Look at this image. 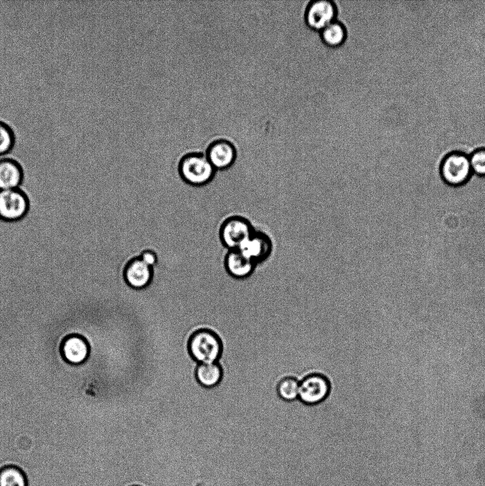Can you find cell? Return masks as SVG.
<instances>
[{
    "label": "cell",
    "mask_w": 485,
    "mask_h": 486,
    "mask_svg": "<svg viewBox=\"0 0 485 486\" xmlns=\"http://www.w3.org/2000/svg\"><path fill=\"white\" fill-rule=\"evenodd\" d=\"M222 377V369L217 362L211 364H199L196 369V378L204 387L210 388L216 386Z\"/></svg>",
    "instance_id": "14"
},
{
    "label": "cell",
    "mask_w": 485,
    "mask_h": 486,
    "mask_svg": "<svg viewBox=\"0 0 485 486\" xmlns=\"http://www.w3.org/2000/svg\"><path fill=\"white\" fill-rule=\"evenodd\" d=\"M469 157L472 173L485 176V148L475 149Z\"/></svg>",
    "instance_id": "19"
},
{
    "label": "cell",
    "mask_w": 485,
    "mask_h": 486,
    "mask_svg": "<svg viewBox=\"0 0 485 486\" xmlns=\"http://www.w3.org/2000/svg\"><path fill=\"white\" fill-rule=\"evenodd\" d=\"M29 208L26 195L19 189L0 190V218L16 221L23 218Z\"/></svg>",
    "instance_id": "6"
},
{
    "label": "cell",
    "mask_w": 485,
    "mask_h": 486,
    "mask_svg": "<svg viewBox=\"0 0 485 486\" xmlns=\"http://www.w3.org/2000/svg\"><path fill=\"white\" fill-rule=\"evenodd\" d=\"M134 486H137V485H134Z\"/></svg>",
    "instance_id": "21"
},
{
    "label": "cell",
    "mask_w": 485,
    "mask_h": 486,
    "mask_svg": "<svg viewBox=\"0 0 485 486\" xmlns=\"http://www.w3.org/2000/svg\"><path fill=\"white\" fill-rule=\"evenodd\" d=\"M188 349L192 357L199 364L216 362L221 353V343L213 332L202 329L191 337Z\"/></svg>",
    "instance_id": "2"
},
{
    "label": "cell",
    "mask_w": 485,
    "mask_h": 486,
    "mask_svg": "<svg viewBox=\"0 0 485 486\" xmlns=\"http://www.w3.org/2000/svg\"><path fill=\"white\" fill-rule=\"evenodd\" d=\"M205 154L215 169H224L235 163L238 152L232 142L219 139L209 144Z\"/></svg>",
    "instance_id": "8"
},
{
    "label": "cell",
    "mask_w": 485,
    "mask_h": 486,
    "mask_svg": "<svg viewBox=\"0 0 485 486\" xmlns=\"http://www.w3.org/2000/svg\"><path fill=\"white\" fill-rule=\"evenodd\" d=\"M139 258L149 266L153 268L158 262L156 253L151 250H145L139 255Z\"/></svg>",
    "instance_id": "20"
},
{
    "label": "cell",
    "mask_w": 485,
    "mask_h": 486,
    "mask_svg": "<svg viewBox=\"0 0 485 486\" xmlns=\"http://www.w3.org/2000/svg\"><path fill=\"white\" fill-rule=\"evenodd\" d=\"M21 164L9 156L0 158V190L18 189L23 181Z\"/></svg>",
    "instance_id": "12"
},
{
    "label": "cell",
    "mask_w": 485,
    "mask_h": 486,
    "mask_svg": "<svg viewBox=\"0 0 485 486\" xmlns=\"http://www.w3.org/2000/svg\"><path fill=\"white\" fill-rule=\"evenodd\" d=\"M299 382L293 376L282 377L276 386V391L280 399L292 402L299 398Z\"/></svg>",
    "instance_id": "16"
},
{
    "label": "cell",
    "mask_w": 485,
    "mask_h": 486,
    "mask_svg": "<svg viewBox=\"0 0 485 486\" xmlns=\"http://www.w3.org/2000/svg\"><path fill=\"white\" fill-rule=\"evenodd\" d=\"M336 14V8L332 1L316 0L308 6L305 19L311 28L321 31L335 20Z\"/></svg>",
    "instance_id": "9"
},
{
    "label": "cell",
    "mask_w": 485,
    "mask_h": 486,
    "mask_svg": "<svg viewBox=\"0 0 485 486\" xmlns=\"http://www.w3.org/2000/svg\"><path fill=\"white\" fill-rule=\"evenodd\" d=\"M0 486H28V478L21 468L9 465L0 469Z\"/></svg>",
    "instance_id": "17"
},
{
    "label": "cell",
    "mask_w": 485,
    "mask_h": 486,
    "mask_svg": "<svg viewBox=\"0 0 485 486\" xmlns=\"http://www.w3.org/2000/svg\"><path fill=\"white\" fill-rule=\"evenodd\" d=\"M331 384L329 378L321 373H310L299 382V399L304 405L316 406L330 394Z\"/></svg>",
    "instance_id": "3"
},
{
    "label": "cell",
    "mask_w": 485,
    "mask_h": 486,
    "mask_svg": "<svg viewBox=\"0 0 485 486\" xmlns=\"http://www.w3.org/2000/svg\"><path fill=\"white\" fill-rule=\"evenodd\" d=\"M272 249L270 237L261 231L255 230L238 250L258 265L270 258Z\"/></svg>",
    "instance_id": "7"
},
{
    "label": "cell",
    "mask_w": 485,
    "mask_h": 486,
    "mask_svg": "<svg viewBox=\"0 0 485 486\" xmlns=\"http://www.w3.org/2000/svg\"><path fill=\"white\" fill-rule=\"evenodd\" d=\"M153 277L152 268L139 257L129 260L124 269V278L127 284L134 289L146 287Z\"/></svg>",
    "instance_id": "10"
},
{
    "label": "cell",
    "mask_w": 485,
    "mask_h": 486,
    "mask_svg": "<svg viewBox=\"0 0 485 486\" xmlns=\"http://www.w3.org/2000/svg\"><path fill=\"white\" fill-rule=\"evenodd\" d=\"M225 266L232 277L244 280L252 275L257 265L236 249L229 250L225 256Z\"/></svg>",
    "instance_id": "11"
},
{
    "label": "cell",
    "mask_w": 485,
    "mask_h": 486,
    "mask_svg": "<svg viewBox=\"0 0 485 486\" xmlns=\"http://www.w3.org/2000/svg\"><path fill=\"white\" fill-rule=\"evenodd\" d=\"M321 38L329 46L341 45L346 37L345 26L339 21H334L321 30Z\"/></svg>",
    "instance_id": "15"
},
{
    "label": "cell",
    "mask_w": 485,
    "mask_h": 486,
    "mask_svg": "<svg viewBox=\"0 0 485 486\" xmlns=\"http://www.w3.org/2000/svg\"><path fill=\"white\" fill-rule=\"evenodd\" d=\"M178 171L184 181L198 186L208 183L212 179L215 169L205 154L191 152L181 157Z\"/></svg>",
    "instance_id": "1"
},
{
    "label": "cell",
    "mask_w": 485,
    "mask_h": 486,
    "mask_svg": "<svg viewBox=\"0 0 485 486\" xmlns=\"http://www.w3.org/2000/svg\"><path fill=\"white\" fill-rule=\"evenodd\" d=\"M255 231V228L250 219L241 216H233L223 222L220 236L224 246L229 250H236Z\"/></svg>",
    "instance_id": "5"
},
{
    "label": "cell",
    "mask_w": 485,
    "mask_h": 486,
    "mask_svg": "<svg viewBox=\"0 0 485 486\" xmlns=\"http://www.w3.org/2000/svg\"><path fill=\"white\" fill-rule=\"evenodd\" d=\"M16 147V135L12 127L0 120V157L9 156Z\"/></svg>",
    "instance_id": "18"
},
{
    "label": "cell",
    "mask_w": 485,
    "mask_h": 486,
    "mask_svg": "<svg viewBox=\"0 0 485 486\" xmlns=\"http://www.w3.org/2000/svg\"><path fill=\"white\" fill-rule=\"evenodd\" d=\"M61 351L64 358L71 364H80L90 354V347L85 338L78 336L67 337L63 342Z\"/></svg>",
    "instance_id": "13"
},
{
    "label": "cell",
    "mask_w": 485,
    "mask_h": 486,
    "mask_svg": "<svg viewBox=\"0 0 485 486\" xmlns=\"http://www.w3.org/2000/svg\"><path fill=\"white\" fill-rule=\"evenodd\" d=\"M443 180L451 186H460L470 178L472 171L469 157L461 152L448 154L440 165Z\"/></svg>",
    "instance_id": "4"
}]
</instances>
